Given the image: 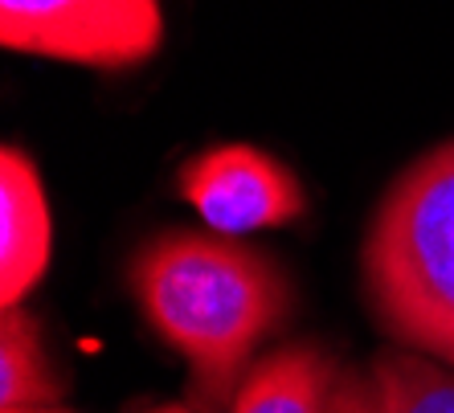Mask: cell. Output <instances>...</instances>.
I'll return each instance as SVG.
<instances>
[{"instance_id": "cell-1", "label": "cell", "mask_w": 454, "mask_h": 413, "mask_svg": "<svg viewBox=\"0 0 454 413\" xmlns=\"http://www.w3.org/2000/svg\"><path fill=\"white\" fill-rule=\"evenodd\" d=\"M144 319L189 364L192 401L233 405L295 291L270 254L217 230L152 233L127 262Z\"/></svg>"}, {"instance_id": "cell-2", "label": "cell", "mask_w": 454, "mask_h": 413, "mask_svg": "<svg viewBox=\"0 0 454 413\" xmlns=\"http://www.w3.org/2000/svg\"><path fill=\"white\" fill-rule=\"evenodd\" d=\"M360 283L397 348L454 369V136L405 164L377 201Z\"/></svg>"}, {"instance_id": "cell-3", "label": "cell", "mask_w": 454, "mask_h": 413, "mask_svg": "<svg viewBox=\"0 0 454 413\" xmlns=\"http://www.w3.org/2000/svg\"><path fill=\"white\" fill-rule=\"evenodd\" d=\"M164 42L160 0H0V45L29 58L131 70Z\"/></svg>"}, {"instance_id": "cell-4", "label": "cell", "mask_w": 454, "mask_h": 413, "mask_svg": "<svg viewBox=\"0 0 454 413\" xmlns=\"http://www.w3.org/2000/svg\"><path fill=\"white\" fill-rule=\"evenodd\" d=\"M176 192L217 233L246 238L303 217L307 192L283 160L254 144H217L180 168Z\"/></svg>"}, {"instance_id": "cell-5", "label": "cell", "mask_w": 454, "mask_h": 413, "mask_svg": "<svg viewBox=\"0 0 454 413\" xmlns=\"http://www.w3.org/2000/svg\"><path fill=\"white\" fill-rule=\"evenodd\" d=\"M53 254V222L37 164L21 148L0 152V308L25 303Z\"/></svg>"}, {"instance_id": "cell-6", "label": "cell", "mask_w": 454, "mask_h": 413, "mask_svg": "<svg viewBox=\"0 0 454 413\" xmlns=\"http://www.w3.org/2000/svg\"><path fill=\"white\" fill-rule=\"evenodd\" d=\"M336 356L319 344H283L250 364L246 381L238 385L233 413H324Z\"/></svg>"}, {"instance_id": "cell-7", "label": "cell", "mask_w": 454, "mask_h": 413, "mask_svg": "<svg viewBox=\"0 0 454 413\" xmlns=\"http://www.w3.org/2000/svg\"><path fill=\"white\" fill-rule=\"evenodd\" d=\"M66 397V377L45 348L42 323L25 303L0 308V409L58 405Z\"/></svg>"}, {"instance_id": "cell-8", "label": "cell", "mask_w": 454, "mask_h": 413, "mask_svg": "<svg viewBox=\"0 0 454 413\" xmlns=\"http://www.w3.org/2000/svg\"><path fill=\"white\" fill-rule=\"evenodd\" d=\"M389 413H454V369L422 352L389 348L372 361Z\"/></svg>"}, {"instance_id": "cell-9", "label": "cell", "mask_w": 454, "mask_h": 413, "mask_svg": "<svg viewBox=\"0 0 454 413\" xmlns=\"http://www.w3.org/2000/svg\"><path fill=\"white\" fill-rule=\"evenodd\" d=\"M324 413H389L372 364L369 369H336Z\"/></svg>"}, {"instance_id": "cell-10", "label": "cell", "mask_w": 454, "mask_h": 413, "mask_svg": "<svg viewBox=\"0 0 454 413\" xmlns=\"http://www.w3.org/2000/svg\"><path fill=\"white\" fill-rule=\"evenodd\" d=\"M144 413H201L197 405H156V409H144Z\"/></svg>"}, {"instance_id": "cell-11", "label": "cell", "mask_w": 454, "mask_h": 413, "mask_svg": "<svg viewBox=\"0 0 454 413\" xmlns=\"http://www.w3.org/2000/svg\"><path fill=\"white\" fill-rule=\"evenodd\" d=\"M0 413H70L62 405H33V409H0Z\"/></svg>"}]
</instances>
